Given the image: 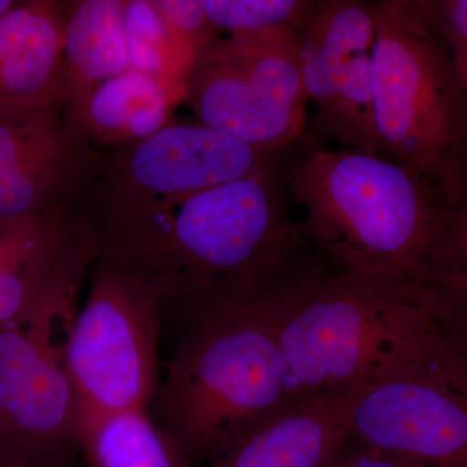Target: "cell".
Wrapping results in <instances>:
<instances>
[{"label":"cell","instance_id":"cell-1","mask_svg":"<svg viewBox=\"0 0 467 467\" xmlns=\"http://www.w3.org/2000/svg\"><path fill=\"white\" fill-rule=\"evenodd\" d=\"M279 167L95 218L100 252L158 284L165 318L184 326L256 308L327 265L285 204Z\"/></svg>","mask_w":467,"mask_h":467},{"label":"cell","instance_id":"cell-2","mask_svg":"<svg viewBox=\"0 0 467 467\" xmlns=\"http://www.w3.org/2000/svg\"><path fill=\"white\" fill-rule=\"evenodd\" d=\"M259 308L299 399L374 386L450 342L410 284L330 265Z\"/></svg>","mask_w":467,"mask_h":467},{"label":"cell","instance_id":"cell-3","mask_svg":"<svg viewBox=\"0 0 467 467\" xmlns=\"http://www.w3.org/2000/svg\"><path fill=\"white\" fill-rule=\"evenodd\" d=\"M279 173L328 265L356 275L410 284L450 216L434 184L379 153L315 150Z\"/></svg>","mask_w":467,"mask_h":467},{"label":"cell","instance_id":"cell-4","mask_svg":"<svg viewBox=\"0 0 467 467\" xmlns=\"http://www.w3.org/2000/svg\"><path fill=\"white\" fill-rule=\"evenodd\" d=\"M180 328L150 417L187 467H201L299 398L259 306Z\"/></svg>","mask_w":467,"mask_h":467},{"label":"cell","instance_id":"cell-5","mask_svg":"<svg viewBox=\"0 0 467 467\" xmlns=\"http://www.w3.org/2000/svg\"><path fill=\"white\" fill-rule=\"evenodd\" d=\"M371 52L382 152L422 174L448 204L467 183V104L434 2L376 3Z\"/></svg>","mask_w":467,"mask_h":467},{"label":"cell","instance_id":"cell-6","mask_svg":"<svg viewBox=\"0 0 467 467\" xmlns=\"http://www.w3.org/2000/svg\"><path fill=\"white\" fill-rule=\"evenodd\" d=\"M88 276L66 348L79 420L149 410L160 382L161 290L137 267L104 252Z\"/></svg>","mask_w":467,"mask_h":467},{"label":"cell","instance_id":"cell-7","mask_svg":"<svg viewBox=\"0 0 467 467\" xmlns=\"http://www.w3.org/2000/svg\"><path fill=\"white\" fill-rule=\"evenodd\" d=\"M303 58L295 27L218 34L199 52L183 103L199 124L259 149H287L306 121Z\"/></svg>","mask_w":467,"mask_h":467},{"label":"cell","instance_id":"cell-8","mask_svg":"<svg viewBox=\"0 0 467 467\" xmlns=\"http://www.w3.org/2000/svg\"><path fill=\"white\" fill-rule=\"evenodd\" d=\"M284 150L251 146L202 124H173L129 149L100 150L72 202L85 218L109 216L279 167Z\"/></svg>","mask_w":467,"mask_h":467},{"label":"cell","instance_id":"cell-9","mask_svg":"<svg viewBox=\"0 0 467 467\" xmlns=\"http://www.w3.org/2000/svg\"><path fill=\"white\" fill-rule=\"evenodd\" d=\"M350 439L423 467H467V352L453 342L368 387Z\"/></svg>","mask_w":467,"mask_h":467},{"label":"cell","instance_id":"cell-10","mask_svg":"<svg viewBox=\"0 0 467 467\" xmlns=\"http://www.w3.org/2000/svg\"><path fill=\"white\" fill-rule=\"evenodd\" d=\"M79 285L58 278L0 327V430L43 444H77L78 401L67 376V335Z\"/></svg>","mask_w":467,"mask_h":467},{"label":"cell","instance_id":"cell-11","mask_svg":"<svg viewBox=\"0 0 467 467\" xmlns=\"http://www.w3.org/2000/svg\"><path fill=\"white\" fill-rule=\"evenodd\" d=\"M99 155L52 101L0 103V221L67 211Z\"/></svg>","mask_w":467,"mask_h":467},{"label":"cell","instance_id":"cell-12","mask_svg":"<svg viewBox=\"0 0 467 467\" xmlns=\"http://www.w3.org/2000/svg\"><path fill=\"white\" fill-rule=\"evenodd\" d=\"M368 386L304 396L204 467H330L350 438Z\"/></svg>","mask_w":467,"mask_h":467},{"label":"cell","instance_id":"cell-13","mask_svg":"<svg viewBox=\"0 0 467 467\" xmlns=\"http://www.w3.org/2000/svg\"><path fill=\"white\" fill-rule=\"evenodd\" d=\"M125 0L70 2L54 104L73 125L94 91L129 69Z\"/></svg>","mask_w":467,"mask_h":467},{"label":"cell","instance_id":"cell-14","mask_svg":"<svg viewBox=\"0 0 467 467\" xmlns=\"http://www.w3.org/2000/svg\"><path fill=\"white\" fill-rule=\"evenodd\" d=\"M69 5L15 2L0 17V103H54Z\"/></svg>","mask_w":467,"mask_h":467},{"label":"cell","instance_id":"cell-15","mask_svg":"<svg viewBox=\"0 0 467 467\" xmlns=\"http://www.w3.org/2000/svg\"><path fill=\"white\" fill-rule=\"evenodd\" d=\"M186 84L125 70L99 86L73 125L99 150L129 149L171 124Z\"/></svg>","mask_w":467,"mask_h":467},{"label":"cell","instance_id":"cell-16","mask_svg":"<svg viewBox=\"0 0 467 467\" xmlns=\"http://www.w3.org/2000/svg\"><path fill=\"white\" fill-rule=\"evenodd\" d=\"M306 98L321 107L333 94L344 69L377 39L376 3L322 0L299 30Z\"/></svg>","mask_w":467,"mask_h":467},{"label":"cell","instance_id":"cell-17","mask_svg":"<svg viewBox=\"0 0 467 467\" xmlns=\"http://www.w3.org/2000/svg\"><path fill=\"white\" fill-rule=\"evenodd\" d=\"M410 285L445 337L467 352V183L451 205L422 273Z\"/></svg>","mask_w":467,"mask_h":467},{"label":"cell","instance_id":"cell-18","mask_svg":"<svg viewBox=\"0 0 467 467\" xmlns=\"http://www.w3.org/2000/svg\"><path fill=\"white\" fill-rule=\"evenodd\" d=\"M77 444L88 467H187L149 410L81 418Z\"/></svg>","mask_w":467,"mask_h":467},{"label":"cell","instance_id":"cell-19","mask_svg":"<svg viewBox=\"0 0 467 467\" xmlns=\"http://www.w3.org/2000/svg\"><path fill=\"white\" fill-rule=\"evenodd\" d=\"M129 67L186 84L199 48L169 26L153 0H125Z\"/></svg>","mask_w":467,"mask_h":467},{"label":"cell","instance_id":"cell-20","mask_svg":"<svg viewBox=\"0 0 467 467\" xmlns=\"http://www.w3.org/2000/svg\"><path fill=\"white\" fill-rule=\"evenodd\" d=\"M315 126L319 133L355 150L382 152L378 134L371 54L359 55L347 66L333 94L318 107Z\"/></svg>","mask_w":467,"mask_h":467},{"label":"cell","instance_id":"cell-21","mask_svg":"<svg viewBox=\"0 0 467 467\" xmlns=\"http://www.w3.org/2000/svg\"><path fill=\"white\" fill-rule=\"evenodd\" d=\"M209 20L229 33H254L279 27H300L316 2L306 0H202Z\"/></svg>","mask_w":467,"mask_h":467},{"label":"cell","instance_id":"cell-22","mask_svg":"<svg viewBox=\"0 0 467 467\" xmlns=\"http://www.w3.org/2000/svg\"><path fill=\"white\" fill-rule=\"evenodd\" d=\"M79 448L73 444H43L0 430V467H82Z\"/></svg>","mask_w":467,"mask_h":467},{"label":"cell","instance_id":"cell-23","mask_svg":"<svg viewBox=\"0 0 467 467\" xmlns=\"http://www.w3.org/2000/svg\"><path fill=\"white\" fill-rule=\"evenodd\" d=\"M434 16L467 104V0L434 2Z\"/></svg>","mask_w":467,"mask_h":467},{"label":"cell","instance_id":"cell-24","mask_svg":"<svg viewBox=\"0 0 467 467\" xmlns=\"http://www.w3.org/2000/svg\"><path fill=\"white\" fill-rule=\"evenodd\" d=\"M160 14L175 32L202 51L218 36L217 27L209 20L202 0H153Z\"/></svg>","mask_w":467,"mask_h":467},{"label":"cell","instance_id":"cell-25","mask_svg":"<svg viewBox=\"0 0 467 467\" xmlns=\"http://www.w3.org/2000/svg\"><path fill=\"white\" fill-rule=\"evenodd\" d=\"M330 467H423L408 461L387 456L380 451L359 445L349 438L346 447Z\"/></svg>","mask_w":467,"mask_h":467},{"label":"cell","instance_id":"cell-26","mask_svg":"<svg viewBox=\"0 0 467 467\" xmlns=\"http://www.w3.org/2000/svg\"><path fill=\"white\" fill-rule=\"evenodd\" d=\"M14 5L15 2H12V0H0V17H2L3 15H5V12H7Z\"/></svg>","mask_w":467,"mask_h":467}]
</instances>
